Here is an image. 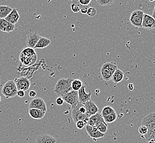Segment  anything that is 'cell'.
<instances>
[{
    "mask_svg": "<svg viewBox=\"0 0 155 143\" xmlns=\"http://www.w3.org/2000/svg\"><path fill=\"white\" fill-rule=\"evenodd\" d=\"M64 100V102L68 104L72 108L74 107L77 105L79 103L78 101V91L72 90L61 97Z\"/></svg>",
    "mask_w": 155,
    "mask_h": 143,
    "instance_id": "5b68a950",
    "label": "cell"
},
{
    "mask_svg": "<svg viewBox=\"0 0 155 143\" xmlns=\"http://www.w3.org/2000/svg\"><path fill=\"white\" fill-rule=\"evenodd\" d=\"M40 38L41 36L39 35L36 32L29 34L27 37V45L28 48H34Z\"/></svg>",
    "mask_w": 155,
    "mask_h": 143,
    "instance_id": "5bb4252c",
    "label": "cell"
},
{
    "mask_svg": "<svg viewBox=\"0 0 155 143\" xmlns=\"http://www.w3.org/2000/svg\"><path fill=\"white\" fill-rule=\"evenodd\" d=\"M117 69L118 67L116 63L114 62L104 63L101 69V75L102 79L106 81H110L114 72Z\"/></svg>",
    "mask_w": 155,
    "mask_h": 143,
    "instance_id": "3957f363",
    "label": "cell"
},
{
    "mask_svg": "<svg viewBox=\"0 0 155 143\" xmlns=\"http://www.w3.org/2000/svg\"><path fill=\"white\" fill-rule=\"evenodd\" d=\"M1 96H0V103H1Z\"/></svg>",
    "mask_w": 155,
    "mask_h": 143,
    "instance_id": "60d3db41",
    "label": "cell"
},
{
    "mask_svg": "<svg viewBox=\"0 0 155 143\" xmlns=\"http://www.w3.org/2000/svg\"><path fill=\"white\" fill-rule=\"evenodd\" d=\"M29 96H30V98H35L36 96V92L34 90H31L29 92Z\"/></svg>",
    "mask_w": 155,
    "mask_h": 143,
    "instance_id": "74e56055",
    "label": "cell"
},
{
    "mask_svg": "<svg viewBox=\"0 0 155 143\" xmlns=\"http://www.w3.org/2000/svg\"><path fill=\"white\" fill-rule=\"evenodd\" d=\"M85 129L88 135L95 141L98 139L104 137V134H103L100 131H98L97 129L95 127H93L87 125H86Z\"/></svg>",
    "mask_w": 155,
    "mask_h": 143,
    "instance_id": "4fadbf2b",
    "label": "cell"
},
{
    "mask_svg": "<svg viewBox=\"0 0 155 143\" xmlns=\"http://www.w3.org/2000/svg\"><path fill=\"white\" fill-rule=\"evenodd\" d=\"M50 44H51V40L50 39L41 36V38L39 39V41L34 48H34H41V49L44 48H47L48 46L50 45Z\"/></svg>",
    "mask_w": 155,
    "mask_h": 143,
    "instance_id": "7402d4cb",
    "label": "cell"
},
{
    "mask_svg": "<svg viewBox=\"0 0 155 143\" xmlns=\"http://www.w3.org/2000/svg\"><path fill=\"white\" fill-rule=\"evenodd\" d=\"M74 79L61 78L57 81L54 88V91L58 97L62 96L72 91V83Z\"/></svg>",
    "mask_w": 155,
    "mask_h": 143,
    "instance_id": "7a4b0ae2",
    "label": "cell"
},
{
    "mask_svg": "<svg viewBox=\"0 0 155 143\" xmlns=\"http://www.w3.org/2000/svg\"><path fill=\"white\" fill-rule=\"evenodd\" d=\"M0 84H1V79H0Z\"/></svg>",
    "mask_w": 155,
    "mask_h": 143,
    "instance_id": "b9f144b4",
    "label": "cell"
},
{
    "mask_svg": "<svg viewBox=\"0 0 155 143\" xmlns=\"http://www.w3.org/2000/svg\"><path fill=\"white\" fill-rule=\"evenodd\" d=\"M141 125L145 126L150 131H155V113H150L143 118Z\"/></svg>",
    "mask_w": 155,
    "mask_h": 143,
    "instance_id": "52a82bcc",
    "label": "cell"
},
{
    "mask_svg": "<svg viewBox=\"0 0 155 143\" xmlns=\"http://www.w3.org/2000/svg\"><path fill=\"white\" fill-rule=\"evenodd\" d=\"M128 88L130 91H133L134 90V85L133 84L129 83L128 85Z\"/></svg>",
    "mask_w": 155,
    "mask_h": 143,
    "instance_id": "f35d334b",
    "label": "cell"
},
{
    "mask_svg": "<svg viewBox=\"0 0 155 143\" xmlns=\"http://www.w3.org/2000/svg\"><path fill=\"white\" fill-rule=\"evenodd\" d=\"M117 118V115L116 112H114V113H111L110 115H108L107 116L103 117V118L104 119V122L107 123H111L116 121Z\"/></svg>",
    "mask_w": 155,
    "mask_h": 143,
    "instance_id": "484cf974",
    "label": "cell"
},
{
    "mask_svg": "<svg viewBox=\"0 0 155 143\" xmlns=\"http://www.w3.org/2000/svg\"><path fill=\"white\" fill-rule=\"evenodd\" d=\"M72 117L74 122L76 123L78 121H83L85 125H87L89 118V117L87 116V114H83L79 112V111L78 110L77 107L75 106L72 108Z\"/></svg>",
    "mask_w": 155,
    "mask_h": 143,
    "instance_id": "8fae6325",
    "label": "cell"
},
{
    "mask_svg": "<svg viewBox=\"0 0 155 143\" xmlns=\"http://www.w3.org/2000/svg\"><path fill=\"white\" fill-rule=\"evenodd\" d=\"M88 8H89V7L88 6H82V5H81V7H80V11H81V13H82V14H83V15H85V14H87V10H88Z\"/></svg>",
    "mask_w": 155,
    "mask_h": 143,
    "instance_id": "e575fe53",
    "label": "cell"
},
{
    "mask_svg": "<svg viewBox=\"0 0 155 143\" xmlns=\"http://www.w3.org/2000/svg\"><path fill=\"white\" fill-rule=\"evenodd\" d=\"M75 125H76L77 128L78 129H82L83 128H84L85 125H86L84 123L83 121H78L77 122H76V123H75Z\"/></svg>",
    "mask_w": 155,
    "mask_h": 143,
    "instance_id": "d6a6232c",
    "label": "cell"
},
{
    "mask_svg": "<svg viewBox=\"0 0 155 143\" xmlns=\"http://www.w3.org/2000/svg\"><path fill=\"white\" fill-rule=\"evenodd\" d=\"M12 9L13 8L8 6H0V19H5L12 12Z\"/></svg>",
    "mask_w": 155,
    "mask_h": 143,
    "instance_id": "603a6c76",
    "label": "cell"
},
{
    "mask_svg": "<svg viewBox=\"0 0 155 143\" xmlns=\"http://www.w3.org/2000/svg\"><path fill=\"white\" fill-rule=\"evenodd\" d=\"M97 3L102 6H111L114 4V0H97Z\"/></svg>",
    "mask_w": 155,
    "mask_h": 143,
    "instance_id": "f546056e",
    "label": "cell"
},
{
    "mask_svg": "<svg viewBox=\"0 0 155 143\" xmlns=\"http://www.w3.org/2000/svg\"><path fill=\"white\" fill-rule=\"evenodd\" d=\"M56 139L50 135L42 134L36 137L35 143H56Z\"/></svg>",
    "mask_w": 155,
    "mask_h": 143,
    "instance_id": "2e32d148",
    "label": "cell"
},
{
    "mask_svg": "<svg viewBox=\"0 0 155 143\" xmlns=\"http://www.w3.org/2000/svg\"><path fill=\"white\" fill-rule=\"evenodd\" d=\"M2 93L6 98H11L17 95L18 90L15 86L14 81H7L2 88Z\"/></svg>",
    "mask_w": 155,
    "mask_h": 143,
    "instance_id": "277c9868",
    "label": "cell"
},
{
    "mask_svg": "<svg viewBox=\"0 0 155 143\" xmlns=\"http://www.w3.org/2000/svg\"><path fill=\"white\" fill-rule=\"evenodd\" d=\"M14 82L18 90L25 91L30 88V81L27 78L21 77L19 78H15Z\"/></svg>",
    "mask_w": 155,
    "mask_h": 143,
    "instance_id": "ba28073f",
    "label": "cell"
},
{
    "mask_svg": "<svg viewBox=\"0 0 155 143\" xmlns=\"http://www.w3.org/2000/svg\"><path fill=\"white\" fill-rule=\"evenodd\" d=\"M0 87H1V84H0Z\"/></svg>",
    "mask_w": 155,
    "mask_h": 143,
    "instance_id": "7bdbcfd3",
    "label": "cell"
},
{
    "mask_svg": "<svg viewBox=\"0 0 155 143\" xmlns=\"http://www.w3.org/2000/svg\"><path fill=\"white\" fill-rule=\"evenodd\" d=\"M149 143H155V141L154 139H152V140H150L148 142Z\"/></svg>",
    "mask_w": 155,
    "mask_h": 143,
    "instance_id": "ab89813d",
    "label": "cell"
},
{
    "mask_svg": "<svg viewBox=\"0 0 155 143\" xmlns=\"http://www.w3.org/2000/svg\"><path fill=\"white\" fill-rule=\"evenodd\" d=\"M20 18V15L18 13V10L16 8L12 9V12L9 13L5 19L11 24L15 25L18 22Z\"/></svg>",
    "mask_w": 155,
    "mask_h": 143,
    "instance_id": "e0dca14e",
    "label": "cell"
},
{
    "mask_svg": "<svg viewBox=\"0 0 155 143\" xmlns=\"http://www.w3.org/2000/svg\"><path fill=\"white\" fill-rule=\"evenodd\" d=\"M21 65L24 67H30L33 66L37 60V55L34 48H25L21 52L19 56Z\"/></svg>",
    "mask_w": 155,
    "mask_h": 143,
    "instance_id": "6da1fadb",
    "label": "cell"
},
{
    "mask_svg": "<svg viewBox=\"0 0 155 143\" xmlns=\"http://www.w3.org/2000/svg\"><path fill=\"white\" fill-rule=\"evenodd\" d=\"M143 15L144 12L141 10H135L132 12L130 17L131 24L137 28H141Z\"/></svg>",
    "mask_w": 155,
    "mask_h": 143,
    "instance_id": "8992f818",
    "label": "cell"
},
{
    "mask_svg": "<svg viewBox=\"0 0 155 143\" xmlns=\"http://www.w3.org/2000/svg\"><path fill=\"white\" fill-rule=\"evenodd\" d=\"M84 105L86 108L87 115L89 117L98 113L99 111L98 107L91 100L85 102Z\"/></svg>",
    "mask_w": 155,
    "mask_h": 143,
    "instance_id": "9a60e30c",
    "label": "cell"
},
{
    "mask_svg": "<svg viewBox=\"0 0 155 143\" xmlns=\"http://www.w3.org/2000/svg\"><path fill=\"white\" fill-rule=\"evenodd\" d=\"M17 95H18L19 98H23L25 96V91L21 90H18Z\"/></svg>",
    "mask_w": 155,
    "mask_h": 143,
    "instance_id": "8d00e7d4",
    "label": "cell"
},
{
    "mask_svg": "<svg viewBox=\"0 0 155 143\" xmlns=\"http://www.w3.org/2000/svg\"><path fill=\"white\" fill-rule=\"evenodd\" d=\"M138 131H139V133L141 135V136H143V135H144L145 134H146L147 133V132L148 131V129H147V128H146L145 126L141 125L139 128Z\"/></svg>",
    "mask_w": 155,
    "mask_h": 143,
    "instance_id": "1f68e13d",
    "label": "cell"
},
{
    "mask_svg": "<svg viewBox=\"0 0 155 143\" xmlns=\"http://www.w3.org/2000/svg\"><path fill=\"white\" fill-rule=\"evenodd\" d=\"M78 101L79 103L84 104L85 102L91 100V92L89 91V93H87L85 91V86L83 85L80 89L78 91Z\"/></svg>",
    "mask_w": 155,
    "mask_h": 143,
    "instance_id": "7c38bea8",
    "label": "cell"
},
{
    "mask_svg": "<svg viewBox=\"0 0 155 143\" xmlns=\"http://www.w3.org/2000/svg\"><path fill=\"white\" fill-rule=\"evenodd\" d=\"M124 75V73L121 70L118 68L114 72V75H112L110 80L115 84L119 83L123 81Z\"/></svg>",
    "mask_w": 155,
    "mask_h": 143,
    "instance_id": "44dd1931",
    "label": "cell"
},
{
    "mask_svg": "<svg viewBox=\"0 0 155 143\" xmlns=\"http://www.w3.org/2000/svg\"><path fill=\"white\" fill-rule=\"evenodd\" d=\"M142 137V136H141ZM143 137L145 139V140L149 142L150 140L155 139V131H148L146 134L143 135Z\"/></svg>",
    "mask_w": 155,
    "mask_h": 143,
    "instance_id": "f1b7e54d",
    "label": "cell"
},
{
    "mask_svg": "<svg viewBox=\"0 0 155 143\" xmlns=\"http://www.w3.org/2000/svg\"><path fill=\"white\" fill-rule=\"evenodd\" d=\"M81 5L79 3L78 0H73L72 1V4L71 6V8L72 9V11L74 12V13H78V12H80V7Z\"/></svg>",
    "mask_w": 155,
    "mask_h": 143,
    "instance_id": "4316f807",
    "label": "cell"
},
{
    "mask_svg": "<svg viewBox=\"0 0 155 143\" xmlns=\"http://www.w3.org/2000/svg\"><path fill=\"white\" fill-rule=\"evenodd\" d=\"M141 28L148 30H153L155 28V19L151 15L146 13L143 15Z\"/></svg>",
    "mask_w": 155,
    "mask_h": 143,
    "instance_id": "30bf717a",
    "label": "cell"
},
{
    "mask_svg": "<svg viewBox=\"0 0 155 143\" xmlns=\"http://www.w3.org/2000/svg\"><path fill=\"white\" fill-rule=\"evenodd\" d=\"M104 121L103 117L100 116V114L97 113L90 117L87 125L93 127H95L98 123Z\"/></svg>",
    "mask_w": 155,
    "mask_h": 143,
    "instance_id": "d6986e66",
    "label": "cell"
},
{
    "mask_svg": "<svg viewBox=\"0 0 155 143\" xmlns=\"http://www.w3.org/2000/svg\"><path fill=\"white\" fill-rule=\"evenodd\" d=\"M96 128L97 129L98 131H100L103 134H104L106 131H107V124L104 121V122L98 123V125H96Z\"/></svg>",
    "mask_w": 155,
    "mask_h": 143,
    "instance_id": "83f0119b",
    "label": "cell"
},
{
    "mask_svg": "<svg viewBox=\"0 0 155 143\" xmlns=\"http://www.w3.org/2000/svg\"><path fill=\"white\" fill-rule=\"evenodd\" d=\"M83 85V82L80 79H74L72 81V85H71L72 90L78 91Z\"/></svg>",
    "mask_w": 155,
    "mask_h": 143,
    "instance_id": "d4e9b609",
    "label": "cell"
},
{
    "mask_svg": "<svg viewBox=\"0 0 155 143\" xmlns=\"http://www.w3.org/2000/svg\"><path fill=\"white\" fill-rule=\"evenodd\" d=\"M79 3L82 6H88L90 3H91V0H78Z\"/></svg>",
    "mask_w": 155,
    "mask_h": 143,
    "instance_id": "836d02e7",
    "label": "cell"
},
{
    "mask_svg": "<svg viewBox=\"0 0 155 143\" xmlns=\"http://www.w3.org/2000/svg\"><path fill=\"white\" fill-rule=\"evenodd\" d=\"M29 115L31 118L35 119H41L44 117L46 112L35 108H31L28 110Z\"/></svg>",
    "mask_w": 155,
    "mask_h": 143,
    "instance_id": "ffe728a7",
    "label": "cell"
},
{
    "mask_svg": "<svg viewBox=\"0 0 155 143\" xmlns=\"http://www.w3.org/2000/svg\"><path fill=\"white\" fill-rule=\"evenodd\" d=\"M64 103V100H63V98L61 97H58L56 99V104L59 106L62 105Z\"/></svg>",
    "mask_w": 155,
    "mask_h": 143,
    "instance_id": "d590c367",
    "label": "cell"
},
{
    "mask_svg": "<svg viewBox=\"0 0 155 143\" xmlns=\"http://www.w3.org/2000/svg\"><path fill=\"white\" fill-rule=\"evenodd\" d=\"M87 14L90 17H93L96 15V9L94 7H89Z\"/></svg>",
    "mask_w": 155,
    "mask_h": 143,
    "instance_id": "4dcf8cb0",
    "label": "cell"
},
{
    "mask_svg": "<svg viewBox=\"0 0 155 143\" xmlns=\"http://www.w3.org/2000/svg\"><path fill=\"white\" fill-rule=\"evenodd\" d=\"M31 108H35L42 111L45 112H46L47 111V106L45 101L40 98H34L30 101L29 105V109Z\"/></svg>",
    "mask_w": 155,
    "mask_h": 143,
    "instance_id": "9c48e42d",
    "label": "cell"
},
{
    "mask_svg": "<svg viewBox=\"0 0 155 143\" xmlns=\"http://www.w3.org/2000/svg\"><path fill=\"white\" fill-rule=\"evenodd\" d=\"M116 111L114 110L112 107L110 106H106L102 109L101 111V113L100 114V116L102 117H104L105 116H107L108 115H110L111 113L115 112Z\"/></svg>",
    "mask_w": 155,
    "mask_h": 143,
    "instance_id": "cb8c5ba5",
    "label": "cell"
},
{
    "mask_svg": "<svg viewBox=\"0 0 155 143\" xmlns=\"http://www.w3.org/2000/svg\"><path fill=\"white\" fill-rule=\"evenodd\" d=\"M15 29V25L11 24L6 21L5 19H0V30L9 33L13 31Z\"/></svg>",
    "mask_w": 155,
    "mask_h": 143,
    "instance_id": "ac0fdd59",
    "label": "cell"
}]
</instances>
